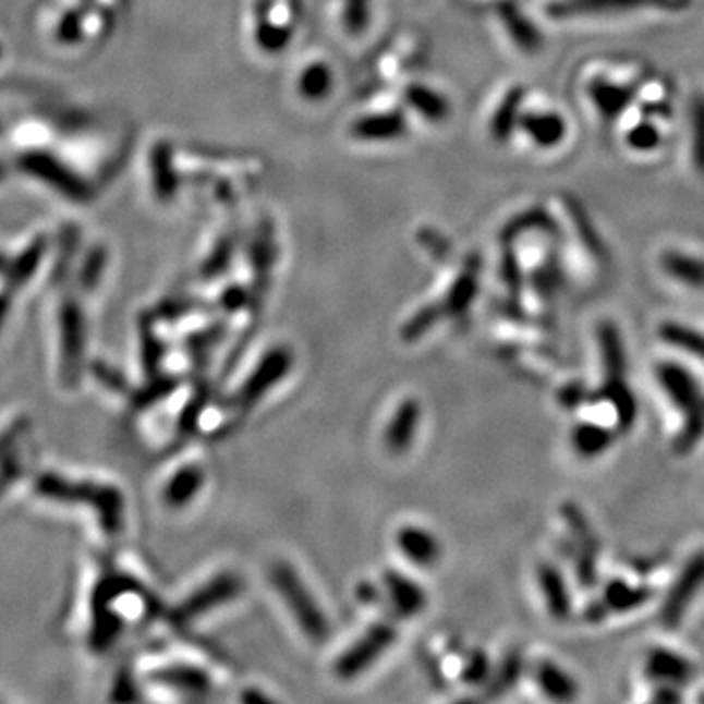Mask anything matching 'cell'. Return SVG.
<instances>
[{
    "instance_id": "cell-1",
    "label": "cell",
    "mask_w": 704,
    "mask_h": 704,
    "mask_svg": "<svg viewBox=\"0 0 704 704\" xmlns=\"http://www.w3.org/2000/svg\"><path fill=\"white\" fill-rule=\"evenodd\" d=\"M659 381L667 396L676 401L677 408L685 415V427L677 438L676 448L687 452L695 447L704 435V398L695 378L677 364H661L657 371Z\"/></svg>"
},
{
    "instance_id": "cell-2",
    "label": "cell",
    "mask_w": 704,
    "mask_h": 704,
    "mask_svg": "<svg viewBox=\"0 0 704 704\" xmlns=\"http://www.w3.org/2000/svg\"><path fill=\"white\" fill-rule=\"evenodd\" d=\"M272 583H275V587L280 593V597L286 600L288 609L292 610V615L300 622V627H302L305 634L312 640H317V642L325 640L327 632H329L327 619L321 612V607L312 597V593L305 590V585L298 578V573L288 563H277L272 568Z\"/></svg>"
},
{
    "instance_id": "cell-3",
    "label": "cell",
    "mask_w": 704,
    "mask_h": 704,
    "mask_svg": "<svg viewBox=\"0 0 704 704\" xmlns=\"http://www.w3.org/2000/svg\"><path fill=\"white\" fill-rule=\"evenodd\" d=\"M396 640V629L390 622H378L362 634L359 642H354L343 656L339 657L335 671L341 679H354L361 676L364 669L378 659Z\"/></svg>"
},
{
    "instance_id": "cell-4",
    "label": "cell",
    "mask_w": 704,
    "mask_h": 704,
    "mask_svg": "<svg viewBox=\"0 0 704 704\" xmlns=\"http://www.w3.org/2000/svg\"><path fill=\"white\" fill-rule=\"evenodd\" d=\"M704 585V553L693 556L685 568L681 571L676 585L669 591L664 607H661V620L667 629H677V624L683 619L687 607L695 599L696 593Z\"/></svg>"
},
{
    "instance_id": "cell-5",
    "label": "cell",
    "mask_w": 704,
    "mask_h": 704,
    "mask_svg": "<svg viewBox=\"0 0 704 704\" xmlns=\"http://www.w3.org/2000/svg\"><path fill=\"white\" fill-rule=\"evenodd\" d=\"M292 366V354L286 349H272L263 361L258 362L255 372L248 376L239 391V401L243 405L257 403L275 384L282 380Z\"/></svg>"
},
{
    "instance_id": "cell-6",
    "label": "cell",
    "mask_w": 704,
    "mask_h": 704,
    "mask_svg": "<svg viewBox=\"0 0 704 704\" xmlns=\"http://www.w3.org/2000/svg\"><path fill=\"white\" fill-rule=\"evenodd\" d=\"M241 590H243V583H241L238 575L223 573L216 580H211L206 587L196 591L191 599L182 605L179 612H177V617L181 620L196 619V617H201L202 612H208L214 607L238 597Z\"/></svg>"
},
{
    "instance_id": "cell-7",
    "label": "cell",
    "mask_w": 704,
    "mask_h": 704,
    "mask_svg": "<svg viewBox=\"0 0 704 704\" xmlns=\"http://www.w3.org/2000/svg\"><path fill=\"white\" fill-rule=\"evenodd\" d=\"M685 2L679 0H562L553 12L556 16H573V14H597V12H617V10L647 9H677Z\"/></svg>"
},
{
    "instance_id": "cell-8",
    "label": "cell",
    "mask_w": 704,
    "mask_h": 704,
    "mask_svg": "<svg viewBox=\"0 0 704 704\" xmlns=\"http://www.w3.org/2000/svg\"><path fill=\"white\" fill-rule=\"evenodd\" d=\"M587 95L605 120H615L620 114H624V110L634 100L632 88L610 83L607 78H593L587 86Z\"/></svg>"
},
{
    "instance_id": "cell-9",
    "label": "cell",
    "mask_w": 704,
    "mask_h": 704,
    "mask_svg": "<svg viewBox=\"0 0 704 704\" xmlns=\"http://www.w3.org/2000/svg\"><path fill=\"white\" fill-rule=\"evenodd\" d=\"M421 408L415 400H405L401 403L398 411L393 413L390 425L386 428L384 442L391 452L400 454L408 450L415 438L417 427H420Z\"/></svg>"
},
{
    "instance_id": "cell-10",
    "label": "cell",
    "mask_w": 704,
    "mask_h": 704,
    "mask_svg": "<svg viewBox=\"0 0 704 704\" xmlns=\"http://www.w3.org/2000/svg\"><path fill=\"white\" fill-rule=\"evenodd\" d=\"M398 546L411 562L428 568L440 558V546L433 534L420 526H403L398 534Z\"/></svg>"
},
{
    "instance_id": "cell-11",
    "label": "cell",
    "mask_w": 704,
    "mask_h": 704,
    "mask_svg": "<svg viewBox=\"0 0 704 704\" xmlns=\"http://www.w3.org/2000/svg\"><path fill=\"white\" fill-rule=\"evenodd\" d=\"M647 676L669 685H685L693 679V666L669 650H654L647 656Z\"/></svg>"
},
{
    "instance_id": "cell-12",
    "label": "cell",
    "mask_w": 704,
    "mask_h": 704,
    "mask_svg": "<svg viewBox=\"0 0 704 704\" xmlns=\"http://www.w3.org/2000/svg\"><path fill=\"white\" fill-rule=\"evenodd\" d=\"M521 130L533 139L534 145L544 147V149H553L556 145H560L568 132L566 120L562 116L554 114V112L523 116Z\"/></svg>"
},
{
    "instance_id": "cell-13",
    "label": "cell",
    "mask_w": 704,
    "mask_h": 704,
    "mask_svg": "<svg viewBox=\"0 0 704 704\" xmlns=\"http://www.w3.org/2000/svg\"><path fill=\"white\" fill-rule=\"evenodd\" d=\"M384 583L390 593L393 609L398 610L401 617H413L425 609L427 597H425V591L421 590L417 583L403 578L398 571H388Z\"/></svg>"
},
{
    "instance_id": "cell-14",
    "label": "cell",
    "mask_w": 704,
    "mask_h": 704,
    "mask_svg": "<svg viewBox=\"0 0 704 704\" xmlns=\"http://www.w3.org/2000/svg\"><path fill=\"white\" fill-rule=\"evenodd\" d=\"M538 578H541V587H543L548 610L556 619H568L571 612V599L562 573L554 566H543L538 571Z\"/></svg>"
},
{
    "instance_id": "cell-15",
    "label": "cell",
    "mask_w": 704,
    "mask_h": 704,
    "mask_svg": "<svg viewBox=\"0 0 704 704\" xmlns=\"http://www.w3.org/2000/svg\"><path fill=\"white\" fill-rule=\"evenodd\" d=\"M405 132L400 116L374 114L359 118L352 124V134L359 139H396Z\"/></svg>"
},
{
    "instance_id": "cell-16",
    "label": "cell",
    "mask_w": 704,
    "mask_h": 704,
    "mask_svg": "<svg viewBox=\"0 0 704 704\" xmlns=\"http://www.w3.org/2000/svg\"><path fill=\"white\" fill-rule=\"evenodd\" d=\"M661 268L681 284L689 288H704V260L701 258L671 251L661 257Z\"/></svg>"
},
{
    "instance_id": "cell-17",
    "label": "cell",
    "mask_w": 704,
    "mask_h": 704,
    "mask_svg": "<svg viewBox=\"0 0 704 704\" xmlns=\"http://www.w3.org/2000/svg\"><path fill=\"white\" fill-rule=\"evenodd\" d=\"M536 681L544 693L554 701H571L578 695V687L573 679L566 676L560 667L554 666L553 661H541L536 666Z\"/></svg>"
},
{
    "instance_id": "cell-18",
    "label": "cell",
    "mask_w": 704,
    "mask_h": 704,
    "mask_svg": "<svg viewBox=\"0 0 704 704\" xmlns=\"http://www.w3.org/2000/svg\"><path fill=\"white\" fill-rule=\"evenodd\" d=\"M501 16H503L505 26H507V34L513 38L514 44H519L521 49L529 51V53L541 49L543 38L538 34V29L534 28L533 22H529L521 10L507 7V9H501Z\"/></svg>"
},
{
    "instance_id": "cell-19",
    "label": "cell",
    "mask_w": 704,
    "mask_h": 704,
    "mask_svg": "<svg viewBox=\"0 0 704 704\" xmlns=\"http://www.w3.org/2000/svg\"><path fill=\"white\" fill-rule=\"evenodd\" d=\"M600 352L607 368V380H617L624 376V351L620 341L619 331L615 325H600L599 329Z\"/></svg>"
},
{
    "instance_id": "cell-20",
    "label": "cell",
    "mask_w": 704,
    "mask_h": 704,
    "mask_svg": "<svg viewBox=\"0 0 704 704\" xmlns=\"http://www.w3.org/2000/svg\"><path fill=\"white\" fill-rule=\"evenodd\" d=\"M652 597V591L646 587H629L622 581L610 583L605 591V610L610 612H624V610L638 609Z\"/></svg>"
},
{
    "instance_id": "cell-21",
    "label": "cell",
    "mask_w": 704,
    "mask_h": 704,
    "mask_svg": "<svg viewBox=\"0 0 704 704\" xmlns=\"http://www.w3.org/2000/svg\"><path fill=\"white\" fill-rule=\"evenodd\" d=\"M202 480H204V474L198 468H182L181 472L172 477L171 484L167 486V491H165L167 503L172 507H182V505L189 503L192 497L201 491Z\"/></svg>"
},
{
    "instance_id": "cell-22",
    "label": "cell",
    "mask_w": 704,
    "mask_h": 704,
    "mask_svg": "<svg viewBox=\"0 0 704 704\" xmlns=\"http://www.w3.org/2000/svg\"><path fill=\"white\" fill-rule=\"evenodd\" d=\"M571 442L581 457H597L612 442V435L597 425H580L571 435Z\"/></svg>"
},
{
    "instance_id": "cell-23",
    "label": "cell",
    "mask_w": 704,
    "mask_h": 704,
    "mask_svg": "<svg viewBox=\"0 0 704 704\" xmlns=\"http://www.w3.org/2000/svg\"><path fill=\"white\" fill-rule=\"evenodd\" d=\"M603 396H607L619 413V423L622 428L632 427L636 420V401L630 393L629 386H624L622 378L617 380H607V386L603 390Z\"/></svg>"
},
{
    "instance_id": "cell-24",
    "label": "cell",
    "mask_w": 704,
    "mask_h": 704,
    "mask_svg": "<svg viewBox=\"0 0 704 704\" xmlns=\"http://www.w3.org/2000/svg\"><path fill=\"white\" fill-rule=\"evenodd\" d=\"M476 268H468L464 275L458 277L457 282L448 292L447 309L450 315H460L466 312L468 305L472 304V300L476 295Z\"/></svg>"
},
{
    "instance_id": "cell-25",
    "label": "cell",
    "mask_w": 704,
    "mask_h": 704,
    "mask_svg": "<svg viewBox=\"0 0 704 704\" xmlns=\"http://www.w3.org/2000/svg\"><path fill=\"white\" fill-rule=\"evenodd\" d=\"M298 88L307 100L325 98L327 93L331 90V71L325 68L324 63L309 65L300 76Z\"/></svg>"
},
{
    "instance_id": "cell-26",
    "label": "cell",
    "mask_w": 704,
    "mask_h": 704,
    "mask_svg": "<svg viewBox=\"0 0 704 704\" xmlns=\"http://www.w3.org/2000/svg\"><path fill=\"white\" fill-rule=\"evenodd\" d=\"M661 337L667 343L676 344L677 349L687 351L693 356L704 361V335L696 333L693 329H687L683 325L666 324L661 327Z\"/></svg>"
},
{
    "instance_id": "cell-27",
    "label": "cell",
    "mask_w": 704,
    "mask_h": 704,
    "mask_svg": "<svg viewBox=\"0 0 704 704\" xmlns=\"http://www.w3.org/2000/svg\"><path fill=\"white\" fill-rule=\"evenodd\" d=\"M162 681L172 683V685L184 687L186 691H198L204 693L210 689V679L206 673H202L201 669L194 667H171L167 671H161Z\"/></svg>"
},
{
    "instance_id": "cell-28",
    "label": "cell",
    "mask_w": 704,
    "mask_h": 704,
    "mask_svg": "<svg viewBox=\"0 0 704 704\" xmlns=\"http://www.w3.org/2000/svg\"><path fill=\"white\" fill-rule=\"evenodd\" d=\"M691 153L696 171L704 177V95L696 96L691 106Z\"/></svg>"
},
{
    "instance_id": "cell-29",
    "label": "cell",
    "mask_w": 704,
    "mask_h": 704,
    "mask_svg": "<svg viewBox=\"0 0 704 704\" xmlns=\"http://www.w3.org/2000/svg\"><path fill=\"white\" fill-rule=\"evenodd\" d=\"M411 105L417 108V112L427 116L428 120H442L448 114L447 100L437 93L428 90V88H421V86H413L410 95Z\"/></svg>"
},
{
    "instance_id": "cell-30",
    "label": "cell",
    "mask_w": 704,
    "mask_h": 704,
    "mask_svg": "<svg viewBox=\"0 0 704 704\" xmlns=\"http://www.w3.org/2000/svg\"><path fill=\"white\" fill-rule=\"evenodd\" d=\"M521 671H523V659L519 654H511L507 656V659L503 661V666L499 669V673L495 676L494 683H491V696H499L505 691H509L511 687L519 681L521 677Z\"/></svg>"
},
{
    "instance_id": "cell-31",
    "label": "cell",
    "mask_w": 704,
    "mask_h": 704,
    "mask_svg": "<svg viewBox=\"0 0 704 704\" xmlns=\"http://www.w3.org/2000/svg\"><path fill=\"white\" fill-rule=\"evenodd\" d=\"M523 100V93L517 88V90H511L507 100H505L503 110L499 108V112L495 116L494 120V130L495 134L505 135L509 134L514 128V122L519 120V105Z\"/></svg>"
},
{
    "instance_id": "cell-32",
    "label": "cell",
    "mask_w": 704,
    "mask_h": 704,
    "mask_svg": "<svg viewBox=\"0 0 704 704\" xmlns=\"http://www.w3.org/2000/svg\"><path fill=\"white\" fill-rule=\"evenodd\" d=\"M627 143L634 151H654L661 143V134L652 122H640L627 134Z\"/></svg>"
},
{
    "instance_id": "cell-33",
    "label": "cell",
    "mask_w": 704,
    "mask_h": 704,
    "mask_svg": "<svg viewBox=\"0 0 704 704\" xmlns=\"http://www.w3.org/2000/svg\"><path fill=\"white\" fill-rule=\"evenodd\" d=\"M438 317H440V309H438L437 305H428V307H425L423 312L415 315V317L411 319L410 324L405 325L403 337H405V339H410V341L417 339V337H421L425 331H428L433 325L437 324Z\"/></svg>"
},
{
    "instance_id": "cell-34",
    "label": "cell",
    "mask_w": 704,
    "mask_h": 704,
    "mask_svg": "<svg viewBox=\"0 0 704 704\" xmlns=\"http://www.w3.org/2000/svg\"><path fill=\"white\" fill-rule=\"evenodd\" d=\"M487 673H489V661H487L486 654H482V652H474L462 669V677L466 683H482Z\"/></svg>"
},
{
    "instance_id": "cell-35",
    "label": "cell",
    "mask_w": 704,
    "mask_h": 704,
    "mask_svg": "<svg viewBox=\"0 0 704 704\" xmlns=\"http://www.w3.org/2000/svg\"><path fill=\"white\" fill-rule=\"evenodd\" d=\"M664 691H666V693H657L656 695L657 701H669V703H671V701H681V696L677 695L676 689H671V687H666Z\"/></svg>"
}]
</instances>
